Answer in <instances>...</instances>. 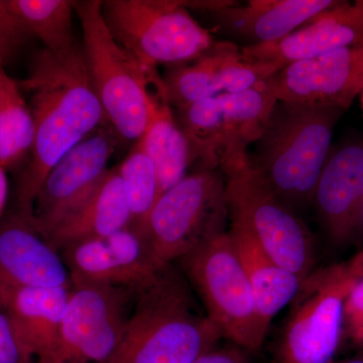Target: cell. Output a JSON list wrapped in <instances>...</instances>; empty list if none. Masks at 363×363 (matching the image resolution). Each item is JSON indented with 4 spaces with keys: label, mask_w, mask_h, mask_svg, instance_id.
<instances>
[{
    "label": "cell",
    "mask_w": 363,
    "mask_h": 363,
    "mask_svg": "<svg viewBox=\"0 0 363 363\" xmlns=\"http://www.w3.org/2000/svg\"><path fill=\"white\" fill-rule=\"evenodd\" d=\"M18 87L30 93L35 142L16 189L14 210L33 219L40 189L57 162L79 143L108 123L93 89L82 48L43 49Z\"/></svg>",
    "instance_id": "cell-1"
},
{
    "label": "cell",
    "mask_w": 363,
    "mask_h": 363,
    "mask_svg": "<svg viewBox=\"0 0 363 363\" xmlns=\"http://www.w3.org/2000/svg\"><path fill=\"white\" fill-rule=\"evenodd\" d=\"M221 337L169 264L135 290L123 338L101 363H194Z\"/></svg>",
    "instance_id": "cell-2"
},
{
    "label": "cell",
    "mask_w": 363,
    "mask_h": 363,
    "mask_svg": "<svg viewBox=\"0 0 363 363\" xmlns=\"http://www.w3.org/2000/svg\"><path fill=\"white\" fill-rule=\"evenodd\" d=\"M342 109L277 101L250 162L294 212L312 203Z\"/></svg>",
    "instance_id": "cell-3"
},
{
    "label": "cell",
    "mask_w": 363,
    "mask_h": 363,
    "mask_svg": "<svg viewBox=\"0 0 363 363\" xmlns=\"http://www.w3.org/2000/svg\"><path fill=\"white\" fill-rule=\"evenodd\" d=\"M82 28V52L93 89L108 123L121 140L135 143L149 121L155 95L162 91V78L147 71L113 37L105 23L100 0L75 1Z\"/></svg>",
    "instance_id": "cell-4"
},
{
    "label": "cell",
    "mask_w": 363,
    "mask_h": 363,
    "mask_svg": "<svg viewBox=\"0 0 363 363\" xmlns=\"http://www.w3.org/2000/svg\"><path fill=\"white\" fill-rule=\"evenodd\" d=\"M228 218L223 173L200 169L160 196L143 236L155 264L162 269L226 233Z\"/></svg>",
    "instance_id": "cell-5"
},
{
    "label": "cell",
    "mask_w": 363,
    "mask_h": 363,
    "mask_svg": "<svg viewBox=\"0 0 363 363\" xmlns=\"http://www.w3.org/2000/svg\"><path fill=\"white\" fill-rule=\"evenodd\" d=\"M101 11L117 42L150 73L190 63L215 43L180 0H105Z\"/></svg>",
    "instance_id": "cell-6"
},
{
    "label": "cell",
    "mask_w": 363,
    "mask_h": 363,
    "mask_svg": "<svg viewBox=\"0 0 363 363\" xmlns=\"http://www.w3.org/2000/svg\"><path fill=\"white\" fill-rule=\"evenodd\" d=\"M269 79L253 89L177 107V121L201 169L222 172L248 157L278 101Z\"/></svg>",
    "instance_id": "cell-7"
},
{
    "label": "cell",
    "mask_w": 363,
    "mask_h": 363,
    "mask_svg": "<svg viewBox=\"0 0 363 363\" xmlns=\"http://www.w3.org/2000/svg\"><path fill=\"white\" fill-rule=\"evenodd\" d=\"M178 262L222 337L248 352L259 351L267 335L228 231L207 240Z\"/></svg>",
    "instance_id": "cell-8"
},
{
    "label": "cell",
    "mask_w": 363,
    "mask_h": 363,
    "mask_svg": "<svg viewBox=\"0 0 363 363\" xmlns=\"http://www.w3.org/2000/svg\"><path fill=\"white\" fill-rule=\"evenodd\" d=\"M222 173L231 224L245 229L274 262L305 281L315 262L305 224L252 168L250 157Z\"/></svg>",
    "instance_id": "cell-9"
},
{
    "label": "cell",
    "mask_w": 363,
    "mask_h": 363,
    "mask_svg": "<svg viewBox=\"0 0 363 363\" xmlns=\"http://www.w3.org/2000/svg\"><path fill=\"white\" fill-rule=\"evenodd\" d=\"M358 277L350 262L303 281L284 329L276 363H330L342 339L343 305Z\"/></svg>",
    "instance_id": "cell-10"
},
{
    "label": "cell",
    "mask_w": 363,
    "mask_h": 363,
    "mask_svg": "<svg viewBox=\"0 0 363 363\" xmlns=\"http://www.w3.org/2000/svg\"><path fill=\"white\" fill-rule=\"evenodd\" d=\"M125 286H72L56 350L43 363H101L123 338L135 304Z\"/></svg>",
    "instance_id": "cell-11"
},
{
    "label": "cell",
    "mask_w": 363,
    "mask_h": 363,
    "mask_svg": "<svg viewBox=\"0 0 363 363\" xmlns=\"http://www.w3.org/2000/svg\"><path fill=\"white\" fill-rule=\"evenodd\" d=\"M121 138L111 124L102 126L62 157L48 174L33 207V222L47 238L104 180Z\"/></svg>",
    "instance_id": "cell-12"
},
{
    "label": "cell",
    "mask_w": 363,
    "mask_h": 363,
    "mask_svg": "<svg viewBox=\"0 0 363 363\" xmlns=\"http://www.w3.org/2000/svg\"><path fill=\"white\" fill-rule=\"evenodd\" d=\"M269 82L279 101L347 111L363 88V43L288 64Z\"/></svg>",
    "instance_id": "cell-13"
},
{
    "label": "cell",
    "mask_w": 363,
    "mask_h": 363,
    "mask_svg": "<svg viewBox=\"0 0 363 363\" xmlns=\"http://www.w3.org/2000/svg\"><path fill=\"white\" fill-rule=\"evenodd\" d=\"M281 69L245 61L234 43L218 42L187 64L173 66L164 78V96L181 107L200 100L259 87Z\"/></svg>",
    "instance_id": "cell-14"
},
{
    "label": "cell",
    "mask_w": 363,
    "mask_h": 363,
    "mask_svg": "<svg viewBox=\"0 0 363 363\" xmlns=\"http://www.w3.org/2000/svg\"><path fill=\"white\" fill-rule=\"evenodd\" d=\"M62 259L72 286H125L138 290L160 271L142 234L130 227L67 247Z\"/></svg>",
    "instance_id": "cell-15"
},
{
    "label": "cell",
    "mask_w": 363,
    "mask_h": 363,
    "mask_svg": "<svg viewBox=\"0 0 363 363\" xmlns=\"http://www.w3.org/2000/svg\"><path fill=\"white\" fill-rule=\"evenodd\" d=\"M363 43V0L337 1L284 39L245 45L243 59L281 69L288 64Z\"/></svg>",
    "instance_id": "cell-16"
},
{
    "label": "cell",
    "mask_w": 363,
    "mask_h": 363,
    "mask_svg": "<svg viewBox=\"0 0 363 363\" xmlns=\"http://www.w3.org/2000/svg\"><path fill=\"white\" fill-rule=\"evenodd\" d=\"M72 288L68 269L33 219L9 212L0 219V289Z\"/></svg>",
    "instance_id": "cell-17"
},
{
    "label": "cell",
    "mask_w": 363,
    "mask_h": 363,
    "mask_svg": "<svg viewBox=\"0 0 363 363\" xmlns=\"http://www.w3.org/2000/svg\"><path fill=\"white\" fill-rule=\"evenodd\" d=\"M312 203L332 240L345 242L357 233L363 224V142L331 150Z\"/></svg>",
    "instance_id": "cell-18"
},
{
    "label": "cell",
    "mask_w": 363,
    "mask_h": 363,
    "mask_svg": "<svg viewBox=\"0 0 363 363\" xmlns=\"http://www.w3.org/2000/svg\"><path fill=\"white\" fill-rule=\"evenodd\" d=\"M336 2L334 0H250L240 6L233 1L211 13L219 28L248 40V45H257L284 39Z\"/></svg>",
    "instance_id": "cell-19"
},
{
    "label": "cell",
    "mask_w": 363,
    "mask_h": 363,
    "mask_svg": "<svg viewBox=\"0 0 363 363\" xmlns=\"http://www.w3.org/2000/svg\"><path fill=\"white\" fill-rule=\"evenodd\" d=\"M71 289L2 288L16 332L35 363L47 362L58 345L62 319Z\"/></svg>",
    "instance_id": "cell-20"
},
{
    "label": "cell",
    "mask_w": 363,
    "mask_h": 363,
    "mask_svg": "<svg viewBox=\"0 0 363 363\" xmlns=\"http://www.w3.org/2000/svg\"><path fill=\"white\" fill-rule=\"evenodd\" d=\"M130 224V209L117 164L108 169L92 195L60 222L45 240L61 253L83 241L111 235Z\"/></svg>",
    "instance_id": "cell-21"
},
{
    "label": "cell",
    "mask_w": 363,
    "mask_h": 363,
    "mask_svg": "<svg viewBox=\"0 0 363 363\" xmlns=\"http://www.w3.org/2000/svg\"><path fill=\"white\" fill-rule=\"evenodd\" d=\"M228 233L245 267L260 327L267 335L272 318L293 302L304 281L274 262L242 227L231 224Z\"/></svg>",
    "instance_id": "cell-22"
},
{
    "label": "cell",
    "mask_w": 363,
    "mask_h": 363,
    "mask_svg": "<svg viewBox=\"0 0 363 363\" xmlns=\"http://www.w3.org/2000/svg\"><path fill=\"white\" fill-rule=\"evenodd\" d=\"M74 4L70 0H0V26L16 45L33 35L48 51H67L78 45L72 30Z\"/></svg>",
    "instance_id": "cell-23"
},
{
    "label": "cell",
    "mask_w": 363,
    "mask_h": 363,
    "mask_svg": "<svg viewBox=\"0 0 363 363\" xmlns=\"http://www.w3.org/2000/svg\"><path fill=\"white\" fill-rule=\"evenodd\" d=\"M140 140L157 169L161 195L187 176L194 162L190 143L171 104L160 94L155 95L149 121Z\"/></svg>",
    "instance_id": "cell-24"
},
{
    "label": "cell",
    "mask_w": 363,
    "mask_h": 363,
    "mask_svg": "<svg viewBox=\"0 0 363 363\" xmlns=\"http://www.w3.org/2000/svg\"><path fill=\"white\" fill-rule=\"evenodd\" d=\"M118 169L130 209V227L143 235L147 217L161 193L157 169L142 140L133 143Z\"/></svg>",
    "instance_id": "cell-25"
},
{
    "label": "cell",
    "mask_w": 363,
    "mask_h": 363,
    "mask_svg": "<svg viewBox=\"0 0 363 363\" xmlns=\"http://www.w3.org/2000/svg\"><path fill=\"white\" fill-rule=\"evenodd\" d=\"M33 142L35 123L32 111L18 86L0 104V166L14 169L26 164Z\"/></svg>",
    "instance_id": "cell-26"
},
{
    "label": "cell",
    "mask_w": 363,
    "mask_h": 363,
    "mask_svg": "<svg viewBox=\"0 0 363 363\" xmlns=\"http://www.w3.org/2000/svg\"><path fill=\"white\" fill-rule=\"evenodd\" d=\"M342 338L358 348H363V277L346 296L343 305Z\"/></svg>",
    "instance_id": "cell-27"
},
{
    "label": "cell",
    "mask_w": 363,
    "mask_h": 363,
    "mask_svg": "<svg viewBox=\"0 0 363 363\" xmlns=\"http://www.w3.org/2000/svg\"><path fill=\"white\" fill-rule=\"evenodd\" d=\"M0 363H35L16 332L6 305L0 300Z\"/></svg>",
    "instance_id": "cell-28"
},
{
    "label": "cell",
    "mask_w": 363,
    "mask_h": 363,
    "mask_svg": "<svg viewBox=\"0 0 363 363\" xmlns=\"http://www.w3.org/2000/svg\"><path fill=\"white\" fill-rule=\"evenodd\" d=\"M242 350L236 345L219 350L213 348L196 359L194 363H252Z\"/></svg>",
    "instance_id": "cell-29"
},
{
    "label": "cell",
    "mask_w": 363,
    "mask_h": 363,
    "mask_svg": "<svg viewBox=\"0 0 363 363\" xmlns=\"http://www.w3.org/2000/svg\"><path fill=\"white\" fill-rule=\"evenodd\" d=\"M14 45L16 44L0 26V69H2V66L11 56Z\"/></svg>",
    "instance_id": "cell-30"
},
{
    "label": "cell",
    "mask_w": 363,
    "mask_h": 363,
    "mask_svg": "<svg viewBox=\"0 0 363 363\" xmlns=\"http://www.w3.org/2000/svg\"><path fill=\"white\" fill-rule=\"evenodd\" d=\"M9 180L6 169L0 166V219L4 216L7 201H9Z\"/></svg>",
    "instance_id": "cell-31"
},
{
    "label": "cell",
    "mask_w": 363,
    "mask_h": 363,
    "mask_svg": "<svg viewBox=\"0 0 363 363\" xmlns=\"http://www.w3.org/2000/svg\"><path fill=\"white\" fill-rule=\"evenodd\" d=\"M18 86V83H16V81L6 75L4 69H0V104L6 99L9 93L13 92Z\"/></svg>",
    "instance_id": "cell-32"
},
{
    "label": "cell",
    "mask_w": 363,
    "mask_h": 363,
    "mask_svg": "<svg viewBox=\"0 0 363 363\" xmlns=\"http://www.w3.org/2000/svg\"><path fill=\"white\" fill-rule=\"evenodd\" d=\"M350 266L352 269L353 272L358 277V279L363 277V250L362 252L355 255L352 259H350Z\"/></svg>",
    "instance_id": "cell-33"
},
{
    "label": "cell",
    "mask_w": 363,
    "mask_h": 363,
    "mask_svg": "<svg viewBox=\"0 0 363 363\" xmlns=\"http://www.w3.org/2000/svg\"><path fill=\"white\" fill-rule=\"evenodd\" d=\"M330 363H363V360H348V362H332Z\"/></svg>",
    "instance_id": "cell-34"
},
{
    "label": "cell",
    "mask_w": 363,
    "mask_h": 363,
    "mask_svg": "<svg viewBox=\"0 0 363 363\" xmlns=\"http://www.w3.org/2000/svg\"><path fill=\"white\" fill-rule=\"evenodd\" d=\"M360 100H362V111H363V88H362V93H360Z\"/></svg>",
    "instance_id": "cell-35"
}]
</instances>
